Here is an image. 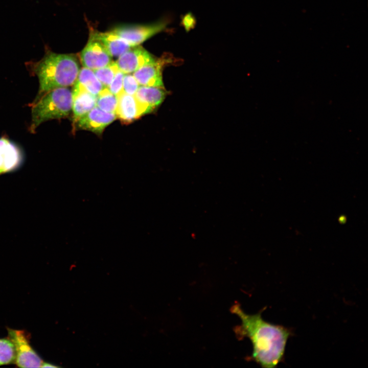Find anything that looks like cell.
Listing matches in <instances>:
<instances>
[{"instance_id": "9", "label": "cell", "mask_w": 368, "mask_h": 368, "mask_svg": "<svg viewBox=\"0 0 368 368\" xmlns=\"http://www.w3.org/2000/svg\"><path fill=\"white\" fill-rule=\"evenodd\" d=\"M117 118L115 113L107 112L95 106L75 124L79 129L101 134Z\"/></svg>"}, {"instance_id": "21", "label": "cell", "mask_w": 368, "mask_h": 368, "mask_svg": "<svg viewBox=\"0 0 368 368\" xmlns=\"http://www.w3.org/2000/svg\"><path fill=\"white\" fill-rule=\"evenodd\" d=\"M58 367V366L57 365H54L52 363L43 362L40 367Z\"/></svg>"}, {"instance_id": "20", "label": "cell", "mask_w": 368, "mask_h": 368, "mask_svg": "<svg viewBox=\"0 0 368 368\" xmlns=\"http://www.w3.org/2000/svg\"><path fill=\"white\" fill-rule=\"evenodd\" d=\"M124 73L120 70L116 74L108 86L109 90L114 95L118 96L123 90V80Z\"/></svg>"}, {"instance_id": "10", "label": "cell", "mask_w": 368, "mask_h": 368, "mask_svg": "<svg viewBox=\"0 0 368 368\" xmlns=\"http://www.w3.org/2000/svg\"><path fill=\"white\" fill-rule=\"evenodd\" d=\"M166 95L164 87L140 85L134 97L144 115L152 112L158 107Z\"/></svg>"}, {"instance_id": "16", "label": "cell", "mask_w": 368, "mask_h": 368, "mask_svg": "<svg viewBox=\"0 0 368 368\" xmlns=\"http://www.w3.org/2000/svg\"><path fill=\"white\" fill-rule=\"evenodd\" d=\"M117 105V97L107 87H105L96 97V106L105 112L116 113Z\"/></svg>"}, {"instance_id": "4", "label": "cell", "mask_w": 368, "mask_h": 368, "mask_svg": "<svg viewBox=\"0 0 368 368\" xmlns=\"http://www.w3.org/2000/svg\"><path fill=\"white\" fill-rule=\"evenodd\" d=\"M7 330L15 350L14 363L19 367H40L43 361L31 346L27 333L22 330Z\"/></svg>"}, {"instance_id": "5", "label": "cell", "mask_w": 368, "mask_h": 368, "mask_svg": "<svg viewBox=\"0 0 368 368\" xmlns=\"http://www.w3.org/2000/svg\"><path fill=\"white\" fill-rule=\"evenodd\" d=\"M167 25L165 21L147 25H124L112 31L131 47L139 45L155 34L162 32Z\"/></svg>"}, {"instance_id": "14", "label": "cell", "mask_w": 368, "mask_h": 368, "mask_svg": "<svg viewBox=\"0 0 368 368\" xmlns=\"http://www.w3.org/2000/svg\"><path fill=\"white\" fill-rule=\"evenodd\" d=\"M90 37L99 41L111 57H119L131 47L127 42L112 31L108 32H95Z\"/></svg>"}, {"instance_id": "19", "label": "cell", "mask_w": 368, "mask_h": 368, "mask_svg": "<svg viewBox=\"0 0 368 368\" xmlns=\"http://www.w3.org/2000/svg\"><path fill=\"white\" fill-rule=\"evenodd\" d=\"M140 85L133 74H125L123 80V90L125 93L134 96Z\"/></svg>"}, {"instance_id": "13", "label": "cell", "mask_w": 368, "mask_h": 368, "mask_svg": "<svg viewBox=\"0 0 368 368\" xmlns=\"http://www.w3.org/2000/svg\"><path fill=\"white\" fill-rule=\"evenodd\" d=\"M117 98L116 114L122 122L130 123L143 116L134 96L128 95L123 91Z\"/></svg>"}, {"instance_id": "3", "label": "cell", "mask_w": 368, "mask_h": 368, "mask_svg": "<svg viewBox=\"0 0 368 368\" xmlns=\"http://www.w3.org/2000/svg\"><path fill=\"white\" fill-rule=\"evenodd\" d=\"M72 92L65 87L52 89L35 99L32 106L30 131L34 132L46 121L67 117L72 111Z\"/></svg>"}, {"instance_id": "12", "label": "cell", "mask_w": 368, "mask_h": 368, "mask_svg": "<svg viewBox=\"0 0 368 368\" xmlns=\"http://www.w3.org/2000/svg\"><path fill=\"white\" fill-rule=\"evenodd\" d=\"M72 92V108L74 123L96 106V96L87 91L75 82Z\"/></svg>"}, {"instance_id": "2", "label": "cell", "mask_w": 368, "mask_h": 368, "mask_svg": "<svg viewBox=\"0 0 368 368\" xmlns=\"http://www.w3.org/2000/svg\"><path fill=\"white\" fill-rule=\"evenodd\" d=\"M27 65L39 80V90L35 99L55 88L74 85L80 70L74 55L55 53L47 47L41 60L29 62Z\"/></svg>"}, {"instance_id": "8", "label": "cell", "mask_w": 368, "mask_h": 368, "mask_svg": "<svg viewBox=\"0 0 368 368\" xmlns=\"http://www.w3.org/2000/svg\"><path fill=\"white\" fill-rule=\"evenodd\" d=\"M24 160L20 148L9 139L0 138V176L18 170Z\"/></svg>"}, {"instance_id": "18", "label": "cell", "mask_w": 368, "mask_h": 368, "mask_svg": "<svg viewBox=\"0 0 368 368\" xmlns=\"http://www.w3.org/2000/svg\"><path fill=\"white\" fill-rule=\"evenodd\" d=\"M15 350L14 345L8 337L0 338V366L14 363Z\"/></svg>"}, {"instance_id": "1", "label": "cell", "mask_w": 368, "mask_h": 368, "mask_svg": "<svg viewBox=\"0 0 368 368\" xmlns=\"http://www.w3.org/2000/svg\"><path fill=\"white\" fill-rule=\"evenodd\" d=\"M230 310L241 321L234 329L238 338L247 337L251 342L253 350L250 360L263 368H274L283 362L287 341L293 335L291 329L264 320L261 311L247 314L238 303Z\"/></svg>"}, {"instance_id": "7", "label": "cell", "mask_w": 368, "mask_h": 368, "mask_svg": "<svg viewBox=\"0 0 368 368\" xmlns=\"http://www.w3.org/2000/svg\"><path fill=\"white\" fill-rule=\"evenodd\" d=\"M156 60L142 47L136 45L120 56L116 62L119 70L124 74H131Z\"/></svg>"}, {"instance_id": "17", "label": "cell", "mask_w": 368, "mask_h": 368, "mask_svg": "<svg viewBox=\"0 0 368 368\" xmlns=\"http://www.w3.org/2000/svg\"><path fill=\"white\" fill-rule=\"evenodd\" d=\"M119 70L116 62L112 61L103 67L94 70V72L104 87L108 88Z\"/></svg>"}, {"instance_id": "15", "label": "cell", "mask_w": 368, "mask_h": 368, "mask_svg": "<svg viewBox=\"0 0 368 368\" xmlns=\"http://www.w3.org/2000/svg\"><path fill=\"white\" fill-rule=\"evenodd\" d=\"M76 82L96 97L105 87L97 78L94 71L85 67L79 70Z\"/></svg>"}, {"instance_id": "11", "label": "cell", "mask_w": 368, "mask_h": 368, "mask_svg": "<svg viewBox=\"0 0 368 368\" xmlns=\"http://www.w3.org/2000/svg\"><path fill=\"white\" fill-rule=\"evenodd\" d=\"M168 60L160 58L153 63L145 65L134 73L133 75L140 85L164 87L163 68Z\"/></svg>"}, {"instance_id": "6", "label": "cell", "mask_w": 368, "mask_h": 368, "mask_svg": "<svg viewBox=\"0 0 368 368\" xmlns=\"http://www.w3.org/2000/svg\"><path fill=\"white\" fill-rule=\"evenodd\" d=\"M80 58L84 67L93 71L103 67L112 61L111 56L102 44L90 37L80 54Z\"/></svg>"}]
</instances>
